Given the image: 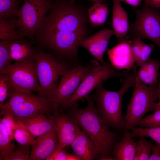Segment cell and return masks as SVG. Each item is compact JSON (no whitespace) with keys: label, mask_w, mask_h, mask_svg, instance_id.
Here are the masks:
<instances>
[{"label":"cell","mask_w":160,"mask_h":160,"mask_svg":"<svg viewBox=\"0 0 160 160\" xmlns=\"http://www.w3.org/2000/svg\"><path fill=\"white\" fill-rule=\"evenodd\" d=\"M85 99L88 103L86 107L79 109L75 105L68 108L69 115L79 124L99 149L100 159L111 156L114 145L120 136L110 130L103 121L92 97L89 95Z\"/></svg>","instance_id":"obj_2"},{"label":"cell","mask_w":160,"mask_h":160,"mask_svg":"<svg viewBox=\"0 0 160 160\" xmlns=\"http://www.w3.org/2000/svg\"><path fill=\"white\" fill-rule=\"evenodd\" d=\"M18 19L13 20L19 38L32 37L53 5L52 0H24Z\"/></svg>","instance_id":"obj_7"},{"label":"cell","mask_w":160,"mask_h":160,"mask_svg":"<svg viewBox=\"0 0 160 160\" xmlns=\"http://www.w3.org/2000/svg\"><path fill=\"white\" fill-rule=\"evenodd\" d=\"M108 4L105 3L94 4L87 9L89 23L93 27L104 25L108 14Z\"/></svg>","instance_id":"obj_21"},{"label":"cell","mask_w":160,"mask_h":160,"mask_svg":"<svg viewBox=\"0 0 160 160\" xmlns=\"http://www.w3.org/2000/svg\"><path fill=\"white\" fill-rule=\"evenodd\" d=\"M93 2L94 4L97 3H104L105 2V0H89Z\"/></svg>","instance_id":"obj_41"},{"label":"cell","mask_w":160,"mask_h":160,"mask_svg":"<svg viewBox=\"0 0 160 160\" xmlns=\"http://www.w3.org/2000/svg\"><path fill=\"white\" fill-rule=\"evenodd\" d=\"M30 146L19 144L12 153L8 160H29L31 153Z\"/></svg>","instance_id":"obj_33"},{"label":"cell","mask_w":160,"mask_h":160,"mask_svg":"<svg viewBox=\"0 0 160 160\" xmlns=\"http://www.w3.org/2000/svg\"><path fill=\"white\" fill-rule=\"evenodd\" d=\"M160 110V95L157 102L156 108L154 112Z\"/></svg>","instance_id":"obj_40"},{"label":"cell","mask_w":160,"mask_h":160,"mask_svg":"<svg viewBox=\"0 0 160 160\" xmlns=\"http://www.w3.org/2000/svg\"><path fill=\"white\" fill-rule=\"evenodd\" d=\"M9 51L10 60L16 62L26 60L32 57L34 52L31 45L21 38L11 41Z\"/></svg>","instance_id":"obj_20"},{"label":"cell","mask_w":160,"mask_h":160,"mask_svg":"<svg viewBox=\"0 0 160 160\" xmlns=\"http://www.w3.org/2000/svg\"><path fill=\"white\" fill-rule=\"evenodd\" d=\"M111 63L105 62L93 68L86 76L65 104L58 111L68 109L76 105L77 102L88 97L94 89L102 85L108 79L114 77H124L128 71H121Z\"/></svg>","instance_id":"obj_8"},{"label":"cell","mask_w":160,"mask_h":160,"mask_svg":"<svg viewBox=\"0 0 160 160\" xmlns=\"http://www.w3.org/2000/svg\"><path fill=\"white\" fill-rule=\"evenodd\" d=\"M99 65L98 61L93 60L86 65L74 67L61 77L49 99L58 111L65 104L86 76Z\"/></svg>","instance_id":"obj_9"},{"label":"cell","mask_w":160,"mask_h":160,"mask_svg":"<svg viewBox=\"0 0 160 160\" xmlns=\"http://www.w3.org/2000/svg\"><path fill=\"white\" fill-rule=\"evenodd\" d=\"M113 35L114 33L113 29L105 28L82 39L79 45L87 50L96 60L102 63L105 62L103 56L109 41Z\"/></svg>","instance_id":"obj_13"},{"label":"cell","mask_w":160,"mask_h":160,"mask_svg":"<svg viewBox=\"0 0 160 160\" xmlns=\"http://www.w3.org/2000/svg\"><path fill=\"white\" fill-rule=\"evenodd\" d=\"M70 1L72 2H75V0H70Z\"/></svg>","instance_id":"obj_44"},{"label":"cell","mask_w":160,"mask_h":160,"mask_svg":"<svg viewBox=\"0 0 160 160\" xmlns=\"http://www.w3.org/2000/svg\"><path fill=\"white\" fill-rule=\"evenodd\" d=\"M131 130L130 133L133 137H149L160 144V124L152 128L141 127L136 126Z\"/></svg>","instance_id":"obj_25"},{"label":"cell","mask_w":160,"mask_h":160,"mask_svg":"<svg viewBox=\"0 0 160 160\" xmlns=\"http://www.w3.org/2000/svg\"><path fill=\"white\" fill-rule=\"evenodd\" d=\"M160 95L158 85L136 83L124 116V129H131L137 126L146 113L154 112Z\"/></svg>","instance_id":"obj_6"},{"label":"cell","mask_w":160,"mask_h":160,"mask_svg":"<svg viewBox=\"0 0 160 160\" xmlns=\"http://www.w3.org/2000/svg\"><path fill=\"white\" fill-rule=\"evenodd\" d=\"M154 48L153 45L147 44L144 42L140 55L135 63L136 65L140 67L145 63L150 58Z\"/></svg>","instance_id":"obj_35"},{"label":"cell","mask_w":160,"mask_h":160,"mask_svg":"<svg viewBox=\"0 0 160 160\" xmlns=\"http://www.w3.org/2000/svg\"><path fill=\"white\" fill-rule=\"evenodd\" d=\"M0 114L7 111L17 120L39 113L49 116L58 112V110L48 99L32 93L20 92L14 89L7 101L0 105Z\"/></svg>","instance_id":"obj_4"},{"label":"cell","mask_w":160,"mask_h":160,"mask_svg":"<svg viewBox=\"0 0 160 160\" xmlns=\"http://www.w3.org/2000/svg\"><path fill=\"white\" fill-rule=\"evenodd\" d=\"M112 15L113 30L119 42L123 41L127 35L129 25L127 15L119 0H113Z\"/></svg>","instance_id":"obj_17"},{"label":"cell","mask_w":160,"mask_h":160,"mask_svg":"<svg viewBox=\"0 0 160 160\" xmlns=\"http://www.w3.org/2000/svg\"><path fill=\"white\" fill-rule=\"evenodd\" d=\"M143 42L142 39L139 37H134L132 44V49L136 62L140 55Z\"/></svg>","instance_id":"obj_36"},{"label":"cell","mask_w":160,"mask_h":160,"mask_svg":"<svg viewBox=\"0 0 160 160\" xmlns=\"http://www.w3.org/2000/svg\"><path fill=\"white\" fill-rule=\"evenodd\" d=\"M19 120L35 138L55 129L53 120L43 113Z\"/></svg>","instance_id":"obj_18"},{"label":"cell","mask_w":160,"mask_h":160,"mask_svg":"<svg viewBox=\"0 0 160 160\" xmlns=\"http://www.w3.org/2000/svg\"><path fill=\"white\" fill-rule=\"evenodd\" d=\"M1 115L3 116L0 120L1 123L6 129L11 140L13 139V134L17 127L18 120L9 112L5 111Z\"/></svg>","instance_id":"obj_29"},{"label":"cell","mask_w":160,"mask_h":160,"mask_svg":"<svg viewBox=\"0 0 160 160\" xmlns=\"http://www.w3.org/2000/svg\"><path fill=\"white\" fill-rule=\"evenodd\" d=\"M60 147H58L46 160H80L73 153H67Z\"/></svg>","instance_id":"obj_34"},{"label":"cell","mask_w":160,"mask_h":160,"mask_svg":"<svg viewBox=\"0 0 160 160\" xmlns=\"http://www.w3.org/2000/svg\"><path fill=\"white\" fill-rule=\"evenodd\" d=\"M33 57L39 83L37 93L39 96L49 100L60 79L74 67L41 50L34 51Z\"/></svg>","instance_id":"obj_5"},{"label":"cell","mask_w":160,"mask_h":160,"mask_svg":"<svg viewBox=\"0 0 160 160\" xmlns=\"http://www.w3.org/2000/svg\"><path fill=\"white\" fill-rule=\"evenodd\" d=\"M135 22L129 26V32L134 37L148 39L160 49V12L146 3L140 9H133Z\"/></svg>","instance_id":"obj_10"},{"label":"cell","mask_w":160,"mask_h":160,"mask_svg":"<svg viewBox=\"0 0 160 160\" xmlns=\"http://www.w3.org/2000/svg\"><path fill=\"white\" fill-rule=\"evenodd\" d=\"M70 146L73 153L80 160L99 159L100 158L99 149L82 130L80 131Z\"/></svg>","instance_id":"obj_16"},{"label":"cell","mask_w":160,"mask_h":160,"mask_svg":"<svg viewBox=\"0 0 160 160\" xmlns=\"http://www.w3.org/2000/svg\"><path fill=\"white\" fill-rule=\"evenodd\" d=\"M11 141L6 129L0 123V160H8L15 150Z\"/></svg>","instance_id":"obj_22"},{"label":"cell","mask_w":160,"mask_h":160,"mask_svg":"<svg viewBox=\"0 0 160 160\" xmlns=\"http://www.w3.org/2000/svg\"><path fill=\"white\" fill-rule=\"evenodd\" d=\"M137 72L135 66L132 72L124 76L122 86L118 91L108 90L101 85L92 95V97L96 103L99 115L109 127L124 129V118L122 113L123 99L126 92L135 87Z\"/></svg>","instance_id":"obj_3"},{"label":"cell","mask_w":160,"mask_h":160,"mask_svg":"<svg viewBox=\"0 0 160 160\" xmlns=\"http://www.w3.org/2000/svg\"><path fill=\"white\" fill-rule=\"evenodd\" d=\"M136 142V149L133 160H149L151 155L153 144L147 140L144 137H141Z\"/></svg>","instance_id":"obj_27"},{"label":"cell","mask_w":160,"mask_h":160,"mask_svg":"<svg viewBox=\"0 0 160 160\" xmlns=\"http://www.w3.org/2000/svg\"><path fill=\"white\" fill-rule=\"evenodd\" d=\"M53 121L54 129L60 146H70L79 133L81 127L73 118L58 112L49 116Z\"/></svg>","instance_id":"obj_12"},{"label":"cell","mask_w":160,"mask_h":160,"mask_svg":"<svg viewBox=\"0 0 160 160\" xmlns=\"http://www.w3.org/2000/svg\"><path fill=\"white\" fill-rule=\"evenodd\" d=\"M13 139L19 144L31 146L35 143L36 141V138L19 120H18L17 127L14 132Z\"/></svg>","instance_id":"obj_23"},{"label":"cell","mask_w":160,"mask_h":160,"mask_svg":"<svg viewBox=\"0 0 160 160\" xmlns=\"http://www.w3.org/2000/svg\"><path fill=\"white\" fill-rule=\"evenodd\" d=\"M13 20L0 18V40L12 41L19 38Z\"/></svg>","instance_id":"obj_24"},{"label":"cell","mask_w":160,"mask_h":160,"mask_svg":"<svg viewBox=\"0 0 160 160\" xmlns=\"http://www.w3.org/2000/svg\"><path fill=\"white\" fill-rule=\"evenodd\" d=\"M60 146L55 129L41 135L36 139L31 146L30 159L46 160Z\"/></svg>","instance_id":"obj_15"},{"label":"cell","mask_w":160,"mask_h":160,"mask_svg":"<svg viewBox=\"0 0 160 160\" xmlns=\"http://www.w3.org/2000/svg\"><path fill=\"white\" fill-rule=\"evenodd\" d=\"M151 8L158 9L160 8V0H144Z\"/></svg>","instance_id":"obj_38"},{"label":"cell","mask_w":160,"mask_h":160,"mask_svg":"<svg viewBox=\"0 0 160 160\" xmlns=\"http://www.w3.org/2000/svg\"><path fill=\"white\" fill-rule=\"evenodd\" d=\"M8 78L15 90L27 93L37 92L39 83L33 56L26 60L10 64L0 72Z\"/></svg>","instance_id":"obj_11"},{"label":"cell","mask_w":160,"mask_h":160,"mask_svg":"<svg viewBox=\"0 0 160 160\" xmlns=\"http://www.w3.org/2000/svg\"><path fill=\"white\" fill-rule=\"evenodd\" d=\"M149 160H160V144L157 143L153 144Z\"/></svg>","instance_id":"obj_37"},{"label":"cell","mask_w":160,"mask_h":160,"mask_svg":"<svg viewBox=\"0 0 160 160\" xmlns=\"http://www.w3.org/2000/svg\"><path fill=\"white\" fill-rule=\"evenodd\" d=\"M89 23L87 9L70 0H56L34 36L55 55L73 61L77 59L79 42L88 34Z\"/></svg>","instance_id":"obj_1"},{"label":"cell","mask_w":160,"mask_h":160,"mask_svg":"<svg viewBox=\"0 0 160 160\" xmlns=\"http://www.w3.org/2000/svg\"><path fill=\"white\" fill-rule=\"evenodd\" d=\"M11 41L0 40V72L11 64L9 47Z\"/></svg>","instance_id":"obj_30"},{"label":"cell","mask_w":160,"mask_h":160,"mask_svg":"<svg viewBox=\"0 0 160 160\" xmlns=\"http://www.w3.org/2000/svg\"><path fill=\"white\" fill-rule=\"evenodd\" d=\"M19 1L15 0H0V18L6 19L18 16Z\"/></svg>","instance_id":"obj_26"},{"label":"cell","mask_w":160,"mask_h":160,"mask_svg":"<svg viewBox=\"0 0 160 160\" xmlns=\"http://www.w3.org/2000/svg\"><path fill=\"white\" fill-rule=\"evenodd\" d=\"M120 2H124L125 0H119Z\"/></svg>","instance_id":"obj_43"},{"label":"cell","mask_w":160,"mask_h":160,"mask_svg":"<svg viewBox=\"0 0 160 160\" xmlns=\"http://www.w3.org/2000/svg\"><path fill=\"white\" fill-rule=\"evenodd\" d=\"M160 124V110L142 118L137 125L141 127L152 128Z\"/></svg>","instance_id":"obj_32"},{"label":"cell","mask_w":160,"mask_h":160,"mask_svg":"<svg viewBox=\"0 0 160 160\" xmlns=\"http://www.w3.org/2000/svg\"><path fill=\"white\" fill-rule=\"evenodd\" d=\"M14 89L8 77L4 74L0 73V106L9 97Z\"/></svg>","instance_id":"obj_31"},{"label":"cell","mask_w":160,"mask_h":160,"mask_svg":"<svg viewBox=\"0 0 160 160\" xmlns=\"http://www.w3.org/2000/svg\"><path fill=\"white\" fill-rule=\"evenodd\" d=\"M158 87L159 89L160 90V72H159V83H158Z\"/></svg>","instance_id":"obj_42"},{"label":"cell","mask_w":160,"mask_h":160,"mask_svg":"<svg viewBox=\"0 0 160 160\" xmlns=\"http://www.w3.org/2000/svg\"><path fill=\"white\" fill-rule=\"evenodd\" d=\"M136 83H140L147 85H158V78L155 77L147 69L145 63L140 67L136 76Z\"/></svg>","instance_id":"obj_28"},{"label":"cell","mask_w":160,"mask_h":160,"mask_svg":"<svg viewBox=\"0 0 160 160\" xmlns=\"http://www.w3.org/2000/svg\"><path fill=\"white\" fill-rule=\"evenodd\" d=\"M143 0H125L124 2L134 7L138 6Z\"/></svg>","instance_id":"obj_39"},{"label":"cell","mask_w":160,"mask_h":160,"mask_svg":"<svg viewBox=\"0 0 160 160\" xmlns=\"http://www.w3.org/2000/svg\"><path fill=\"white\" fill-rule=\"evenodd\" d=\"M132 41L124 39L107 50L111 64L118 70H129L135 66L136 61L132 49Z\"/></svg>","instance_id":"obj_14"},{"label":"cell","mask_w":160,"mask_h":160,"mask_svg":"<svg viewBox=\"0 0 160 160\" xmlns=\"http://www.w3.org/2000/svg\"><path fill=\"white\" fill-rule=\"evenodd\" d=\"M136 143L130 132L124 129L122 137L115 143L111 154L116 160H133Z\"/></svg>","instance_id":"obj_19"},{"label":"cell","mask_w":160,"mask_h":160,"mask_svg":"<svg viewBox=\"0 0 160 160\" xmlns=\"http://www.w3.org/2000/svg\"><path fill=\"white\" fill-rule=\"evenodd\" d=\"M15 0L17 1H20V0Z\"/></svg>","instance_id":"obj_45"}]
</instances>
